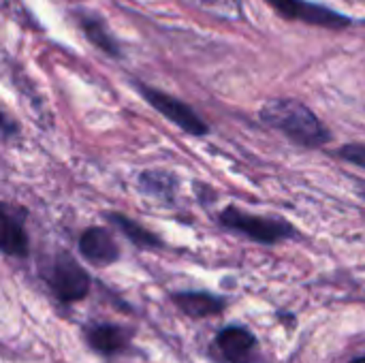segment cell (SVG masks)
Wrapping results in <instances>:
<instances>
[{
	"label": "cell",
	"instance_id": "1",
	"mask_svg": "<svg viewBox=\"0 0 365 363\" xmlns=\"http://www.w3.org/2000/svg\"><path fill=\"white\" fill-rule=\"evenodd\" d=\"M263 122L280 131L291 141L304 148H319L329 141L327 126L314 116V111L295 98H274L261 109Z\"/></svg>",
	"mask_w": 365,
	"mask_h": 363
},
{
	"label": "cell",
	"instance_id": "8",
	"mask_svg": "<svg viewBox=\"0 0 365 363\" xmlns=\"http://www.w3.org/2000/svg\"><path fill=\"white\" fill-rule=\"evenodd\" d=\"M79 252L88 263L98 267L113 265L120 259V246L115 244L113 235L101 227H90L81 233Z\"/></svg>",
	"mask_w": 365,
	"mask_h": 363
},
{
	"label": "cell",
	"instance_id": "13",
	"mask_svg": "<svg viewBox=\"0 0 365 363\" xmlns=\"http://www.w3.org/2000/svg\"><path fill=\"white\" fill-rule=\"evenodd\" d=\"M139 186L143 193L158 199H169L173 195V178L163 171H143L139 175Z\"/></svg>",
	"mask_w": 365,
	"mask_h": 363
},
{
	"label": "cell",
	"instance_id": "2",
	"mask_svg": "<svg viewBox=\"0 0 365 363\" xmlns=\"http://www.w3.org/2000/svg\"><path fill=\"white\" fill-rule=\"evenodd\" d=\"M220 225L242 233L259 244H278L282 240H289L295 235V229L284 223V220H276V218H263V216H255L248 214L240 208H227L220 214Z\"/></svg>",
	"mask_w": 365,
	"mask_h": 363
},
{
	"label": "cell",
	"instance_id": "9",
	"mask_svg": "<svg viewBox=\"0 0 365 363\" xmlns=\"http://www.w3.org/2000/svg\"><path fill=\"white\" fill-rule=\"evenodd\" d=\"M171 302L190 319H207V317H216L227 308V300L205 293V291H182V293H173Z\"/></svg>",
	"mask_w": 365,
	"mask_h": 363
},
{
	"label": "cell",
	"instance_id": "11",
	"mask_svg": "<svg viewBox=\"0 0 365 363\" xmlns=\"http://www.w3.org/2000/svg\"><path fill=\"white\" fill-rule=\"evenodd\" d=\"M109 220L124 233V237H128L139 248H150L152 250V248H160L163 246L158 235H154L143 225H139V223H135V220H130V218H126L122 214H109Z\"/></svg>",
	"mask_w": 365,
	"mask_h": 363
},
{
	"label": "cell",
	"instance_id": "16",
	"mask_svg": "<svg viewBox=\"0 0 365 363\" xmlns=\"http://www.w3.org/2000/svg\"><path fill=\"white\" fill-rule=\"evenodd\" d=\"M357 193H359V197L365 201V180H359V182H357Z\"/></svg>",
	"mask_w": 365,
	"mask_h": 363
},
{
	"label": "cell",
	"instance_id": "5",
	"mask_svg": "<svg viewBox=\"0 0 365 363\" xmlns=\"http://www.w3.org/2000/svg\"><path fill=\"white\" fill-rule=\"evenodd\" d=\"M214 347L225 363H261L257 336L244 325H227L216 334Z\"/></svg>",
	"mask_w": 365,
	"mask_h": 363
},
{
	"label": "cell",
	"instance_id": "12",
	"mask_svg": "<svg viewBox=\"0 0 365 363\" xmlns=\"http://www.w3.org/2000/svg\"><path fill=\"white\" fill-rule=\"evenodd\" d=\"M79 26L83 28V32L90 36V41L101 47L103 51L111 53V56H118V43L113 41L111 32L107 30L105 21L101 17H94L90 13H81L79 15Z\"/></svg>",
	"mask_w": 365,
	"mask_h": 363
},
{
	"label": "cell",
	"instance_id": "4",
	"mask_svg": "<svg viewBox=\"0 0 365 363\" xmlns=\"http://www.w3.org/2000/svg\"><path fill=\"white\" fill-rule=\"evenodd\" d=\"M143 98L160 113L165 116L167 120H171L175 126H180L184 133L188 135H195V137H203L210 133V126L205 124V120L192 109L188 107L186 103L178 101L175 96L171 94H165L163 90L158 88H150V86H139Z\"/></svg>",
	"mask_w": 365,
	"mask_h": 363
},
{
	"label": "cell",
	"instance_id": "6",
	"mask_svg": "<svg viewBox=\"0 0 365 363\" xmlns=\"http://www.w3.org/2000/svg\"><path fill=\"white\" fill-rule=\"evenodd\" d=\"M282 17L287 19H302L312 26H323V28H342L349 26L351 19L329 6L306 2V0H267Z\"/></svg>",
	"mask_w": 365,
	"mask_h": 363
},
{
	"label": "cell",
	"instance_id": "14",
	"mask_svg": "<svg viewBox=\"0 0 365 363\" xmlns=\"http://www.w3.org/2000/svg\"><path fill=\"white\" fill-rule=\"evenodd\" d=\"M195 6L203 9L210 15L222 17V19H237L242 9H240V0H190Z\"/></svg>",
	"mask_w": 365,
	"mask_h": 363
},
{
	"label": "cell",
	"instance_id": "3",
	"mask_svg": "<svg viewBox=\"0 0 365 363\" xmlns=\"http://www.w3.org/2000/svg\"><path fill=\"white\" fill-rule=\"evenodd\" d=\"M45 280L51 293L64 304L81 302L90 293V285H92L88 272L71 255H64V252L58 255L49 263L45 272Z\"/></svg>",
	"mask_w": 365,
	"mask_h": 363
},
{
	"label": "cell",
	"instance_id": "7",
	"mask_svg": "<svg viewBox=\"0 0 365 363\" xmlns=\"http://www.w3.org/2000/svg\"><path fill=\"white\" fill-rule=\"evenodd\" d=\"M83 338L94 353L103 357H113L130 347L133 332L115 323H94L83 329Z\"/></svg>",
	"mask_w": 365,
	"mask_h": 363
},
{
	"label": "cell",
	"instance_id": "10",
	"mask_svg": "<svg viewBox=\"0 0 365 363\" xmlns=\"http://www.w3.org/2000/svg\"><path fill=\"white\" fill-rule=\"evenodd\" d=\"M30 250L28 233L24 227L21 212L11 210L9 205L2 208V252L6 257H26Z\"/></svg>",
	"mask_w": 365,
	"mask_h": 363
},
{
	"label": "cell",
	"instance_id": "15",
	"mask_svg": "<svg viewBox=\"0 0 365 363\" xmlns=\"http://www.w3.org/2000/svg\"><path fill=\"white\" fill-rule=\"evenodd\" d=\"M340 156L344 160L365 169V143H349V145L340 148Z\"/></svg>",
	"mask_w": 365,
	"mask_h": 363
},
{
	"label": "cell",
	"instance_id": "17",
	"mask_svg": "<svg viewBox=\"0 0 365 363\" xmlns=\"http://www.w3.org/2000/svg\"><path fill=\"white\" fill-rule=\"evenodd\" d=\"M351 363H365V355L364 357H355V359H353Z\"/></svg>",
	"mask_w": 365,
	"mask_h": 363
}]
</instances>
